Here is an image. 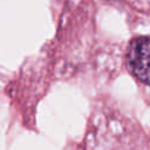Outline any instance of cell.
I'll return each mask as SVG.
<instances>
[{"instance_id":"6da1fadb","label":"cell","mask_w":150,"mask_h":150,"mask_svg":"<svg viewBox=\"0 0 150 150\" xmlns=\"http://www.w3.org/2000/svg\"><path fill=\"white\" fill-rule=\"evenodd\" d=\"M130 71L144 84L149 82V38L139 36L132 40L128 50Z\"/></svg>"}]
</instances>
